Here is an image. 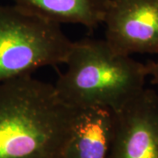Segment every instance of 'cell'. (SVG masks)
Instances as JSON below:
<instances>
[{"mask_svg":"<svg viewBox=\"0 0 158 158\" xmlns=\"http://www.w3.org/2000/svg\"><path fill=\"white\" fill-rule=\"evenodd\" d=\"M77 109L31 75L0 83V158H63Z\"/></svg>","mask_w":158,"mask_h":158,"instance_id":"cell-1","label":"cell"},{"mask_svg":"<svg viewBox=\"0 0 158 158\" xmlns=\"http://www.w3.org/2000/svg\"><path fill=\"white\" fill-rule=\"evenodd\" d=\"M67 69L54 85L58 98L74 109L118 111L145 88V63L118 53L106 40L73 42Z\"/></svg>","mask_w":158,"mask_h":158,"instance_id":"cell-2","label":"cell"},{"mask_svg":"<svg viewBox=\"0 0 158 158\" xmlns=\"http://www.w3.org/2000/svg\"><path fill=\"white\" fill-rule=\"evenodd\" d=\"M72 41L61 25L19 6H0V83L64 63Z\"/></svg>","mask_w":158,"mask_h":158,"instance_id":"cell-3","label":"cell"},{"mask_svg":"<svg viewBox=\"0 0 158 158\" xmlns=\"http://www.w3.org/2000/svg\"><path fill=\"white\" fill-rule=\"evenodd\" d=\"M108 158H158V94L144 88L118 111Z\"/></svg>","mask_w":158,"mask_h":158,"instance_id":"cell-4","label":"cell"},{"mask_svg":"<svg viewBox=\"0 0 158 158\" xmlns=\"http://www.w3.org/2000/svg\"><path fill=\"white\" fill-rule=\"evenodd\" d=\"M106 40L118 53H158V0H109Z\"/></svg>","mask_w":158,"mask_h":158,"instance_id":"cell-5","label":"cell"},{"mask_svg":"<svg viewBox=\"0 0 158 158\" xmlns=\"http://www.w3.org/2000/svg\"><path fill=\"white\" fill-rule=\"evenodd\" d=\"M114 114L105 107L78 109L63 158H108Z\"/></svg>","mask_w":158,"mask_h":158,"instance_id":"cell-6","label":"cell"},{"mask_svg":"<svg viewBox=\"0 0 158 158\" xmlns=\"http://www.w3.org/2000/svg\"><path fill=\"white\" fill-rule=\"evenodd\" d=\"M15 5L58 24L83 25L88 28L103 23L109 0H13Z\"/></svg>","mask_w":158,"mask_h":158,"instance_id":"cell-7","label":"cell"},{"mask_svg":"<svg viewBox=\"0 0 158 158\" xmlns=\"http://www.w3.org/2000/svg\"><path fill=\"white\" fill-rule=\"evenodd\" d=\"M148 77H151V84L158 85V61H149L145 63Z\"/></svg>","mask_w":158,"mask_h":158,"instance_id":"cell-8","label":"cell"}]
</instances>
